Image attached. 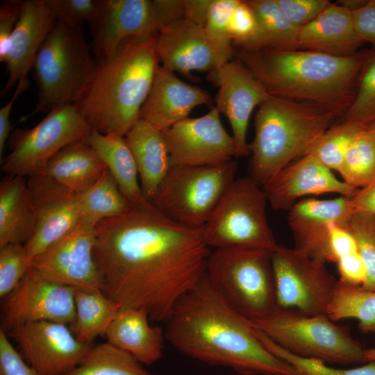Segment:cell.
<instances>
[{
	"label": "cell",
	"mask_w": 375,
	"mask_h": 375,
	"mask_svg": "<svg viewBox=\"0 0 375 375\" xmlns=\"http://www.w3.org/2000/svg\"><path fill=\"white\" fill-rule=\"evenodd\" d=\"M273 251L248 247L211 249L206 275L226 301L253 322L279 310Z\"/></svg>",
	"instance_id": "52a82bcc"
},
{
	"label": "cell",
	"mask_w": 375,
	"mask_h": 375,
	"mask_svg": "<svg viewBox=\"0 0 375 375\" xmlns=\"http://www.w3.org/2000/svg\"><path fill=\"white\" fill-rule=\"evenodd\" d=\"M29 85L28 78H22L17 84L15 91L10 101L0 109V158L2 160V155L4 151L7 140H9L12 126L10 124V116L18 96L27 89Z\"/></svg>",
	"instance_id": "816d5d0a"
},
{
	"label": "cell",
	"mask_w": 375,
	"mask_h": 375,
	"mask_svg": "<svg viewBox=\"0 0 375 375\" xmlns=\"http://www.w3.org/2000/svg\"><path fill=\"white\" fill-rule=\"evenodd\" d=\"M210 251L203 226L188 227L160 212L131 208L95 226L101 291L120 306L144 308L157 322L165 323L202 278Z\"/></svg>",
	"instance_id": "6da1fadb"
},
{
	"label": "cell",
	"mask_w": 375,
	"mask_h": 375,
	"mask_svg": "<svg viewBox=\"0 0 375 375\" xmlns=\"http://www.w3.org/2000/svg\"><path fill=\"white\" fill-rule=\"evenodd\" d=\"M251 322L278 345L295 355L331 364L367 362L361 344L347 328L336 324L326 315L308 316L279 310Z\"/></svg>",
	"instance_id": "ba28073f"
},
{
	"label": "cell",
	"mask_w": 375,
	"mask_h": 375,
	"mask_svg": "<svg viewBox=\"0 0 375 375\" xmlns=\"http://www.w3.org/2000/svg\"><path fill=\"white\" fill-rule=\"evenodd\" d=\"M74 290L75 316L69 328L79 341L91 344L96 338L104 336L121 306L101 289Z\"/></svg>",
	"instance_id": "1f68e13d"
},
{
	"label": "cell",
	"mask_w": 375,
	"mask_h": 375,
	"mask_svg": "<svg viewBox=\"0 0 375 375\" xmlns=\"http://www.w3.org/2000/svg\"><path fill=\"white\" fill-rule=\"evenodd\" d=\"M355 212H365L375 215V179L367 186L358 189L350 197Z\"/></svg>",
	"instance_id": "db71d44e"
},
{
	"label": "cell",
	"mask_w": 375,
	"mask_h": 375,
	"mask_svg": "<svg viewBox=\"0 0 375 375\" xmlns=\"http://www.w3.org/2000/svg\"><path fill=\"white\" fill-rule=\"evenodd\" d=\"M2 301L0 328L6 332L41 321L70 326L75 316L74 288L49 280L31 267Z\"/></svg>",
	"instance_id": "4fadbf2b"
},
{
	"label": "cell",
	"mask_w": 375,
	"mask_h": 375,
	"mask_svg": "<svg viewBox=\"0 0 375 375\" xmlns=\"http://www.w3.org/2000/svg\"><path fill=\"white\" fill-rule=\"evenodd\" d=\"M106 169L93 148L85 140H80L56 153L40 174L80 194L90 188Z\"/></svg>",
	"instance_id": "f546056e"
},
{
	"label": "cell",
	"mask_w": 375,
	"mask_h": 375,
	"mask_svg": "<svg viewBox=\"0 0 375 375\" xmlns=\"http://www.w3.org/2000/svg\"><path fill=\"white\" fill-rule=\"evenodd\" d=\"M6 333L37 375H65L92 346L79 341L68 325L53 322L26 323Z\"/></svg>",
	"instance_id": "5bb4252c"
},
{
	"label": "cell",
	"mask_w": 375,
	"mask_h": 375,
	"mask_svg": "<svg viewBox=\"0 0 375 375\" xmlns=\"http://www.w3.org/2000/svg\"><path fill=\"white\" fill-rule=\"evenodd\" d=\"M354 212L350 197L345 196L298 201L288 215L294 249L319 261L333 262L328 247L330 230L334 224L347 227Z\"/></svg>",
	"instance_id": "44dd1931"
},
{
	"label": "cell",
	"mask_w": 375,
	"mask_h": 375,
	"mask_svg": "<svg viewBox=\"0 0 375 375\" xmlns=\"http://www.w3.org/2000/svg\"><path fill=\"white\" fill-rule=\"evenodd\" d=\"M85 140L106 165L132 208L159 212L143 195L137 167L124 136L92 129Z\"/></svg>",
	"instance_id": "83f0119b"
},
{
	"label": "cell",
	"mask_w": 375,
	"mask_h": 375,
	"mask_svg": "<svg viewBox=\"0 0 375 375\" xmlns=\"http://www.w3.org/2000/svg\"><path fill=\"white\" fill-rule=\"evenodd\" d=\"M162 28L174 21L185 18L184 0H153Z\"/></svg>",
	"instance_id": "f5cc1de1"
},
{
	"label": "cell",
	"mask_w": 375,
	"mask_h": 375,
	"mask_svg": "<svg viewBox=\"0 0 375 375\" xmlns=\"http://www.w3.org/2000/svg\"><path fill=\"white\" fill-rule=\"evenodd\" d=\"M337 120L335 115L317 104L269 95L256 113L249 176L262 187L307 154Z\"/></svg>",
	"instance_id": "5b68a950"
},
{
	"label": "cell",
	"mask_w": 375,
	"mask_h": 375,
	"mask_svg": "<svg viewBox=\"0 0 375 375\" xmlns=\"http://www.w3.org/2000/svg\"><path fill=\"white\" fill-rule=\"evenodd\" d=\"M325 265L294 248L278 245L272 253V266L279 310L326 315L338 281Z\"/></svg>",
	"instance_id": "7c38bea8"
},
{
	"label": "cell",
	"mask_w": 375,
	"mask_h": 375,
	"mask_svg": "<svg viewBox=\"0 0 375 375\" xmlns=\"http://www.w3.org/2000/svg\"><path fill=\"white\" fill-rule=\"evenodd\" d=\"M36 213V226L24 244L30 259L40 255L72 232L81 220L79 194L51 178L28 177Z\"/></svg>",
	"instance_id": "ac0fdd59"
},
{
	"label": "cell",
	"mask_w": 375,
	"mask_h": 375,
	"mask_svg": "<svg viewBox=\"0 0 375 375\" xmlns=\"http://www.w3.org/2000/svg\"><path fill=\"white\" fill-rule=\"evenodd\" d=\"M347 228L354 237L367 271L362 288L375 291V215L354 212Z\"/></svg>",
	"instance_id": "ab89813d"
},
{
	"label": "cell",
	"mask_w": 375,
	"mask_h": 375,
	"mask_svg": "<svg viewBox=\"0 0 375 375\" xmlns=\"http://www.w3.org/2000/svg\"><path fill=\"white\" fill-rule=\"evenodd\" d=\"M91 52L81 24L57 20L34 62L38 99L32 115L75 103L97 65Z\"/></svg>",
	"instance_id": "8992f818"
},
{
	"label": "cell",
	"mask_w": 375,
	"mask_h": 375,
	"mask_svg": "<svg viewBox=\"0 0 375 375\" xmlns=\"http://www.w3.org/2000/svg\"><path fill=\"white\" fill-rule=\"evenodd\" d=\"M31 267V259L24 244L0 247V297L3 299L19 284Z\"/></svg>",
	"instance_id": "60d3db41"
},
{
	"label": "cell",
	"mask_w": 375,
	"mask_h": 375,
	"mask_svg": "<svg viewBox=\"0 0 375 375\" xmlns=\"http://www.w3.org/2000/svg\"><path fill=\"white\" fill-rule=\"evenodd\" d=\"M212 0H184L185 19L199 25H205L208 8Z\"/></svg>",
	"instance_id": "11a10c76"
},
{
	"label": "cell",
	"mask_w": 375,
	"mask_h": 375,
	"mask_svg": "<svg viewBox=\"0 0 375 375\" xmlns=\"http://www.w3.org/2000/svg\"><path fill=\"white\" fill-rule=\"evenodd\" d=\"M92 130L74 104L53 110L33 128L11 133L10 152L1 170L23 177L39 174L56 153L74 141L85 140Z\"/></svg>",
	"instance_id": "8fae6325"
},
{
	"label": "cell",
	"mask_w": 375,
	"mask_h": 375,
	"mask_svg": "<svg viewBox=\"0 0 375 375\" xmlns=\"http://www.w3.org/2000/svg\"><path fill=\"white\" fill-rule=\"evenodd\" d=\"M257 30V20L247 1L240 0L228 24V35L233 46L252 38Z\"/></svg>",
	"instance_id": "f6af8a7d"
},
{
	"label": "cell",
	"mask_w": 375,
	"mask_h": 375,
	"mask_svg": "<svg viewBox=\"0 0 375 375\" xmlns=\"http://www.w3.org/2000/svg\"><path fill=\"white\" fill-rule=\"evenodd\" d=\"M65 375H154L130 353L108 342L92 345L81 362Z\"/></svg>",
	"instance_id": "e575fe53"
},
{
	"label": "cell",
	"mask_w": 375,
	"mask_h": 375,
	"mask_svg": "<svg viewBox=\"0 0 375 375\" xmlns=\"http://www.w3.org/2000/svg\"><path fill=\"white\" fill-rule=\"evenodd\" d=\"M295 27L300 28L316 19L331 3L328 0H276Z\"/></svg>",
	"instance_id": "ee69618b"
},
{
	"label": "cell",
	"mask_w": 375,
	"mask_h": 375,
	"mask_svg": "<svg viewBox=\"0 0 375 375\" xmlns=\"http://www.w3.org/2000/svg\"><path fill=\"white\" fill-rule=\"evenodd\" d=\"M338 172L355 189L375 179V138L369 129L360 131L349 144Z\"/></svg>",
	"instance_id": "d590c367"
},
{
	"label": "cell",
	"mask_w": 375,
	"mask_h": 375,
	"mask_svg": "<svg viewBox=\"0 0 375 375\" xmlns=\"http://www.w3.org/2000/svg\"><path fill=\"white\" fill-rule=\"evenodd\" d=\"M338 121H349L362 129L375 125V50H368L353 101Z\"/></svg>",
	"instance_id": "8d00e7d4"
},
{
	"label": "cell",
	"mask_w": 375,
	"mask_h": 375,
	"mask_svg": "<svg viewBox=\"0 0 375 375\" xmlns=\"http://www.w3.org/2000/svg\"><path fill=\"white\" fill-rule=\"evenodd\" d=\"M25 177L8 175L0 183V247L25 244L36 226V213Z\"/></svg>",
	"instance_id": "f1b7e54d"
},
{
	"label": "cell",
	"mask_w": 375,
	"mask_h": 375,
	"mask_svg": "<svg viewBox=\"0 0 375 375\" xmlns=\"http://www.w3.org/2000/svg\"><path fill=\"white\" fill-rule=\"evenodd\" d=\"M160 65L156 36L128 39L112 58L97 62L74 105L92 129L125 137L139 120Z\"/></svg>",
	"instance_id": "277c9868"
},
{
	"label": "cell",
	"mask_w": 375,
	"mask_h": 375,
	"mask_svg": "<svg viewBox=\"0 0 375 375\" xmlns=\"http://www.w3.org/2000/svg\"><path fill=\"white\" fill-rule=\"evenodd\" d=\"M365 356L368 362H375V347L365 349Z\"/></svg>",
	"instance_id": "6f0895ef"
},
{
	"label": "cell",
	"mask_w": 375,
	"mask_h": 375,
	"mask_svg": "<svg viewBox=\"0 0 375 375\" xmlns=\"http://www.w3.org/2000/svg\"><path fill=\"white\" fill-rule=\"evenodd\" d=\"M160 65L194 79L192 72H212L235 56L233 47L215 40L203 26L181 19L164 26L156 36Z\"/></svg>",
	"instance_id": "9a60e30c"
},
{
	"label": "cell",
	"mask_w": 375,
	"mask_h": 375,
	"mask_svg": "<svg viewBox=\"0 0 375 375\" xmlns=\"http://www.w3.org/2000/svg\"><path fill=\"white\" fill-rule=\"evenodd\" d=\"M368 50L340 57L319 52L235 50V56L256 76L267 93L310 102L340 119L355 97Z\"/></svg>",
	"instance_id": "3957f363"
},
{
	"label": "cell",
	"mask_w": 375,
	"mask_h": 375,
	"mask_svg": "<svg viewBox=\"0 0 375 375\" xmlns=\"http://www.w3.org/2000/svg\"><path fill=\"white\" fill-rule=\"evenodd\" d=\"M339 281L351 285L362 287L366 282L367 271L358 252L356 251L339 258L336 262Z\"/></svg>",
	"instance_id": "c3c4849f"
},
{
	"label": "cell",
	"mask_w": 375,
	"mask_h": 375,
	"mask_svg": "<svg viewBox=\"0 0 375 375\" xmlns=\"http://www.w3.org/2000/svg\"><path fill=\"white\" fill-rule=\"evenodd\" d=\"M144 308L121 306L104 336L108 342L130 353L142 365L162 356L165 331L152 326Z\"/></svg>",
	"instance_id": "484cf974"
},
{
	"label": "cell",
	"mask_w": 375,
	"mask_h": 375,
	"mask_svg": "<svg viewBox=\"0 0 375 375\" xmlns=\"http://www.w3.org/2000/svg\"><path fill=\"white\" fill-rule=\"evenodd\" d=\"M257 20L255 35L236 44L246 51L298 49V28L284 15L276 0L247 1Z\"/></svg>",
	"instance_id": "4dcf8cb0"
},
{
	"label": "cell",
	"mask_w": 375,
	"mask_h": 375,
	"mask_svg": "<svg viewBox=\"0 0 375 375\" xmlns=\"http://www.w3.org/2000/svg\"><path fill=\"white\" fill-rule=\"evenodd\" d=\"M171 167L204 166L236 157L235 142L214 107L206 115L187 118L162 131Z\"/></svg>",
	"instance_id": "2e32d148"
},
{
	"label": "cell",
	"mask_w": 375,
	"mask_h": 375,
	"mask_svg": "<svg viewBox=\"0 0 375 375\" xmlns=\"http://www.w3.org/2000/svg\"><path fill=\"white\" fill-rule=\"evenodd\" d=\"M328 247L333 262L342 256L358 251L356 240L347 227L334 224L329 233Z\"/></svg>",
	"instance_id": "f907efd6"
},
{
	"label": "cell",
	"mask_w": 375,
	"mask_h": 375,
	"mask_svg": "<svg viewBox=\"0 0 375 375\" xmlns=\"http://www.w3.org/2000/svg\"><path fill=\"white\" fill-rule=\"evenodd\" d=\"M211 102L208 92L182 81L174 72L160 65L139 119L164 131L188 118L195 107Z\"/></svg>",
	"instance_id": "603a6c76"
},
{
	"label": "cell",
	"mask_w": 375,
	"mask_h": 375,
	"mask_svg": "<svg viewBox=\"0 0 375 375\" xmlns=\"http://www.w3.org/2000/svg\"><path fill=\"white\" fill-rule=\"evenodd\" d=\"M58 21L69 24L93 22L99 14L103 0H47Z\"/></svg>",
	"instance_id": "b9f144b4"
},
{
	"label": "cell",
	"mask_w": 375,
	"mask_h": 375,
	"mask_svg": "<svg viewBox=\"0 0 375 375\" xmlns=\"http://www.w3.org/2000/svg\"><path fill=\"white\" fill-rule=\"evenodd\" d=\"M368 0H341L337 1L340 5L353 12L362 7Z\"/></svg>",
	"instance_id": "9f6ffc18"
},
{
	"label": "cell",
	"mask_w": 375,
	"mask_h": 375,
	"mask_svg": "<svg viewBox=\"0 0 375 375\" xmlns=\"http://www.w3.org/2000/svg\"><path fill=\"white\" fill-rule=\"evenodd\" d=\"M266 196L249 176L235 178L203 226L211 249L248 247L274 251L277 244L268 224Z\"/></svg>",
	"instance_id": "30bf717a"
},
{
	"label": "cell",
	"mask_w": 375,
	"mask_h": 375,
	"mask_svg": "<svg viewBox=\"0 0 375 375\" xmlns=\"http://www.w3.org/2000/svg\"><path fill=\"white\" fill-rule=\"evenodd\" d=\"M79 199L80 222L93 227L105 219L120 216L132 208L108 169L90 188L79 194Z\"/></svg>",
	"instance_id": "d6a6232c"
},
{
	"label": "cell",
	"mask_w": 375,
	"mask_h": 375,
	"mask_svg": "<svg viewBox=\"0 0 375 375\" xmlns=\"http://www.w3.org/2000/svg\"><path fill=\"white\" fill-rule=\"evenodd\" d=\"M235 160L171 167L151 203L163 215L191 228L203 227L235 179Z\"/></svg>",
	"instance_id": "9c48e42d"
},
{
	"label": "cell",
	"mask_w": 375,
	"mask_h": 375,
	"mask_svg": "<svg viewBox=\"0 0 375 375\" xmlns=\"http://www.w3.org/2000/svg\"><path fill=\"white\" fill-rule=\"evenodd\" d=\"M363 44L355 28L353 12L337 2L331 3L298 33V49L331 56H351Z\"/></svg>",
	"instance_id": "d4e9b609"
},
{
	"label": "cell",
	"mask_w": 375,
	"mask_h": 375,
	"mask_svg": "<svg viewBox=\"0 0 375 375\" xmlns=\"http://www.w3.org/2000/svg\"><path fill=\"white\" fill-rule=\"evenodd\" d=\"M0 375H37L0 328Z\"/></svg>",
	"instance_id": "7dc6e473"
},
{
	"label": "cell",
	"mask_w": 375,
	"mask_h": 375,
	"mask_svg": "<svg viewBox=\"0 0 375 375\" xmlns=\"http://www.w3.org/2000/svg\"><path fill=\"white\" fill-rule=\"evenodd\" d=\"M90 26V47L97 62L112 58L125 40L156 36L162 27L150 0H103Z\"/></svg>",
	"instance_id": "d6986e66"
},
{
	"label": "cell",
	"mask_w": 375,
	"mask_h": 375,
	"mask_svg": "<svg viewBox=\"0 0 375 375\" xmlns=\"http://www.w3.org/2000/svg\"><path fill=\"white\" fill-rule=\"evenodd\" d=\"M240 0H212L204 27L217 41L226 47H233L228 35V24Z\"/></svg>",
	"instance_id": "7bdbcfd3"
},
{
	"label": "cell",
	"mask_w": 375,
	"mask_h": 375,
	"mask_svg": "<svg viewBox=\"0 0 375 375\" xmlns=\"http://www.w3.org/2000/svg\"><path fill=\"white\" fill-rule=\"evenodd\" d=\"M352 12L358 37L375 50V0H368L362 7Z\"/></svg>",
	"instance_id": "681fc988"
},
{
	"label": "cell",
	"mask_w": 375,
	"mask_h": 375,
	"mask_svg": "<svg viewBox=\"0 0 375 375\" xmlns=\"http://www.w3.org/2000/svg\"><path fill=\"white\" fill-rule=\"evenodd\" d=\"M56 22L47 0L23 1L21 14L11 37L6 62L8 76L1 92V97L22 78H28L37 54Z\"/></svg>",
	"instance_id": "cb8c5ba5"
},
{
	"label": "cell",
	"mask_w": 375,
	"mask_h": 375,
	"mask_svg": "<svg viewBox=\"0 0 375 375\" xmlns=\"http://www.w3.org/2000/svg\"><path fill=\"white\" fill-rule=\"evenodd\" d=\"M165 324V340L194 360L240 375H301L265 347L251 321L226 301L206 274Z\"/></svg>",
	"instance_id": "7a4b0ae2"
},
{
	"label": "cell",
	"mask_w": 375,
	"mask_h": 375,
	"mask_svg": "<svg viewBox=\"0 0 375 375\" xmlns=\"http://www.w3.org/2000/svg\"><path fill=\"white\" fill-rule=\"evenodd\" d=\"M262 188L267 202L277 210H289L305 196L337 193L351 197L358 190L338 179L311 153L281 169Z\"/></svg>",
	"instance_id": "7402d4cb"
},
{
	"label": "cell",
	"mask_w": 375,
	"mask_h": 375,
	"mask_svg": "<svg viewBox=\"0 0 375 375\" xmlns=\"http://www.w3.org/2000/svg\"><path fill=\"white\" fill-rule=\"evenodd\" d=\"M124 138L137 167L143 195L151 203L171 167L162 131L139 119Z\"/></svg>",
	"instance_id": "4316f807"
},
{
	"label": "cell",
	"mask_w": 375,
	"mask_h": 375,
	"mask_svg": "<svg viewBox=\"0 0 375 375\" xmlns=\"http://www.w3.org/2000/svg\"><path fill=\"white\" fill-rule=\"evenodd\" d=\"M369 130L372 131V133H373L375 138V125L372 128H371Z\"/></svg>",
	"instance_id": "680465c9"
},
{
	"label": "cell",
	"mask_w": 375,
	"mask_h": 375,
	"mask_svg": "<svg viewBox=\"0 0 375 375\" xmlns=\"http://www.w3.org/2000/svg\"><path fill=\"white\" fill-rule=\"evenodd\" d=\"M256 330L265 347L275 356L293 367L301 375H375L374 362H368L365 365L351 369L335 368L321 360L292 353L257 328Z\"/></svg>",
	"instance_id": "f35d334b"
},
{
	"label": "cell",
	"mask_w": 375,
	"mask_h": 375,
	"mask_svg": "<svg viewBox=\"0 0 375 375\" xmlns=\"http://www.w3.org/2000/svg\"><path fill=\"white\" fill-rule=\"evenodd\" d=\"M210 80L219 87L215 108L228 119L236 157L249 154L247 132L253 109L269 94L253 73L239 60H231L210 72Z\"/></svg>",
	"instance_id": "ffe728a7"
},
{
	"label": "cell",
	"mask_w": 375,
	"mask_h": 375,
	"mask_svg": "<svg viewBox=\"0 0 375 375\" xmlns=\"http://www.w3.org/2000/svg\"><path fill=\"white\" fill-rule=\"evenodd\" d=\"M326 315L334 322L347 318L358 321L365 333H375V291L338 281Z\"/></svg>",
	"instance_id": "836d02e7"
},
{
	"label": "cell",
	"mask_w": 375,
	"mask_h": 375,
	"mask_svg": "<svg viewBox=\"0 0 375 375\" xmlns=\"http://www.w3.org/2000/svg\"><path fill=\"white\" fill-rule=\"evenodd\" d=\"M21 0H5L0 5V61L6 62L12 34L19 18L23 5Z\"/></svg>",
	"instance_id": "bcb514c9"
},
{
	"label": "cell",
	"mask_w": 375,
	"mask_h": 375,
	"mask_svg": "<svg viewBox=\"0 0 375 375\" xmlns=\"http://www.w3.org/2000/svg\"><path fill=\"white\" fill-rule=\"evenodd\" d=\"M95 227L80 222L70 233L31 260L45 278L76 289L99 290L100 273L94 248Z\"/></svg>",
	"instance_id": "e0dca14e"
},
{
	"label": "cell",
	"mask_w": 375,
	"mask_h": 375,
	"mask_svg": "<svg viewBox=\"0 0 375 375\" xmlns=\"http://www.w3.org/2000/svg\"><path fill=\"white\" fill-rule=\"evenodd\" d=\"M362 130L365 129L353 122L337 121L318 138L308 153L331 170L338 172L349 144Z\"/></svg>",
	"instance_id": "74e56055"
}]
</instances>
